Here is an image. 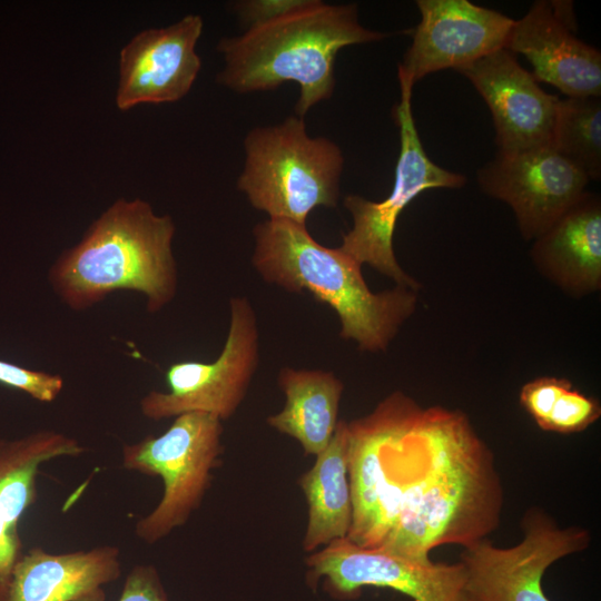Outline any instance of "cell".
<instances>
[{"label": "cell", "mask_w": 601, "mask_h": 601, "mask_svg": "<svg viewBox=\"0 0 601 601\" xmlns=\"http://www.w3.org/2000/svg\"><path fill=\"white\" fill-rule=\"evenodd\" d=\"M521 529L523 539L514 546L497 548L486 538L463 546L467 601H550L542 588L548 568L591 543L587 529L561 528L539 506L525 511Z\"/></svg>", "instance_id": "9"}, {"label": "cell", "mask_w": 601, "mask_h": 601, "mask_svg": "<svg viewBox=\"0 0 601 601\" xmlns=\"http://www.w3.org/2000/svg\"><path fill=\"white\" fill-rule=\"evenodd\" d=\"M456 71L487 105L499 151L551 145L560 99L544 91L513 52L503 48Z\"/></svg>", "instance_id": "15"}, {"label": "cell", "mask_w": 601, "mask_h": 601, "mask_svg": "<svg viewBox=\"0 0 601 601\" xmlns=\"http://www.w3.org/2000/svg\"><path fill=\"white\" fill-rule=\"evenodd\" d=\"M229 311V328L218 357L209 363H173L165 374L168 391H150L140 400L146 418L201 412L224 421L235 414L258 367L259 331L248 298H230Z\"/></svg>", "instance_id": "8"}, {"label": "cell", "mask_w": 601, "mask_h": 601, "mask_svg": "<svg viewBox=\"0 0 601 601\" xmlns=\"http://www.w3.org/2000/svg\"><path fill=\"white\" fill-rule=\"evenodd\" d=\"M308 582L323 583L335 599L353 600L365 587L388 588L414 601H467L464 566L407 558L335 540L306 559Z\"/></svg>", "instance_id": "10"}, {"label": "cell", "mask_w": 601, "mask_h": 601, "mask_svg": "<svg viewBox=\"0 0 601 601\" xmlns=\"http://www.w3.org/2000/svg\"><path fill=\"white\" fill-rule=\"evenodd\" d=\"M571 387V381L564 377H538L522 386L520 403L536 425L541 430H544L556 400L564 391Z\"/></svg>", "instance_id": "24"}, {"label": "cell", "mask_w": 601, "mask_h": 601, "mask_svg": "<svg viewBox=\"0 0 601 601\" xmlns=\"http://www.w3.org/2000/svg\"><path fill=\"white\" fill-rule=\"evenodd\" d=\"M118 601L170 600L158 570L150 564H138L127 574Z\"/></svg>", "instance_id": "25"}, {"label": "cell", "mask_w": 601, "mask_h": 601, "mask_svg": "<svg viewBox=\"0 0 601 601\" xmlns=\"http://www.w3.org/2000/svg\"><path fill=\"white\" fill-rule=\"evenodd\" d=\"M277 382L285 404L267 417V424L295 439L306 455L317 456L329 444L339 421L343 382L331 371L293 367H283Z\"/></svg>", "instance_id": "19"}, {"label": "cell", "mask_w": 601, "mask_h": 601, "mask_svg": "<svg viewBox=\"0 0 601 601\" xmlns=\"http://www.w3.org/2000/svg\"><path fill=\"white\" fill-rule=\"evenodd\" d=\"M85 451L77 439L55 430L0 439V601H6L13 568L23 554L18 524L37 499L41 465Z\"/></svg>", "instance_id": "16"}, {"label": "cell", "mask_w": 601, "mask_h": 601, "mask_svg": "<svg viewBox=\"0 0 601 601\" xmlns=\"http://www.w3.org/2000/svg\"><path fill=\"white\" fill-rule=\"evenodd\" d=\"M176 227L141 199H117L88 227L81 240L62 252L48 282L70 309L86 311L119 290L139 293L149 313L176 296L178 272L173 253Z\"/></svg>", "instance_id": "3"}, {"label": "cell", "mask_w": 601, "mask_h": 601, "mask_svg": "<svg viewBox=\"0 0 601 601\" xmlns=\"http://www.w3.org/2000/svg\"><path fill=\"white\" fill-rule=\"evenodd\" d=\"M401 99L393 109L400 130V155L395 166L393 189L381 200H368L359 195H347L344 206L353 226L343 235L339 248L367 264L395 285L420 290L421 284L398 264L393 249L396 221L404 208L421 193L432 188H461L466 177L436 165L426 155L420 139L413 112V85L398 78Z\"/></svg>", "instance_id": "7"}, {"label": "cell", "mask_w": 601, "mask_h": 601, "mask_svg": "<svg viewBox=\"0 0 601 601\" xmlns=\"http://www.w3.org/2000/svg\"><path fill=\"white\" fill-rule=\"evenodd\" d=\"M531 258L539 273L580 298L601 288V201L587 191L534 239Z\"/></svg>", "instance_id": "18"}, {"label": "cell", "mask_w": 601, "mask_h": 601, "mask_svg": "<svg viewBox=\"0 0 601 601\" xmlns=\"http://www.w3.org/2000/svg\"><path fill=\"white\" fill-rule=\"evenodd\" d=\"M600 416L599 400L572 386L556 400L543 431L560 434L579 433L591 426Z\"/></svg>", "instance_id": "22"}, {"label": "cell", "mask_w": 601, "mask_h": 601, "mask_svg": "<svg viewBox=\"0 0 601 601\" xmlns=\"http://www.w3.org/2000/svg\"><path fill=\"white\" fill-rule=\"evenodd\" d=\"M421 21L397 68L413 86L443 69H460L505 48L514 24L508 16L467 0H418Z\"/></svg>", "instance_id": "12"}, {"label": "cell", "mask_w": 601, "mask_h": 601, "mask_svg": "<svg viewBox=\"0 0 601 601\" xmlns=\"http://www.w3.org/2000/svg\"><path fill=\"white\" fill-rule=\"evenodd\" d=\"M223 424L210 414L184 413L160 435L125 444L122 466L162 480L159 503L137 521L135 534L154 544L186 524L209 489L223 453Z\"/></svg>", "instance_id": "6"}, {"label": "cell", "mask_w": 601, "mask_h": 601, "mask_svg": "<svg viewBox=\"0 0 601 601\" xmlns=\"http://www.w3.org/2000/svg\"><path fill=\"white\" fill-rule=\"evenodd\" d=\"M203 26L201 17L190 13L166 28L137 33L120 51L117 107L127 110L185 97L201 68L196 43Z\"/></svg>", "instance_id": "14"}, {"label": "cell", "mask_w": 601, "mask_h": 601, "mask_svg": "<svg viewBox=\"0 0 601 601\" xmlns=\"http://www.w3.org/2000/svg\"><path fill=\"white\" fill-rule=\"evenodd\" d=\"M386 37L388 33L359 23L355 3L302 0L239 36L220 39L217 50L225 65L217 82L235 92L250 93L294 81L299 87L295 114L304 117L313 106L332 97L334 61L341 49Z\"/></svg>", "instance_id": "2"}, {"label": "cell", "mask_w": 601, "mask_h": 601, "mask_svg": "<svg viewBox=\"0 0 601 601\" xmlns=\"http://www.w3.org/2000/svg\"><path fill=\"white\" fill-rule=\"evenodd\" d=\"M300 2L302 0H245L236 2L233 9L247 29L283 14Z\"/></svg>", "instance_id": "26"}, {"label": "cell", "mask_w": 601, "mask_h": 601, "mask_svg": "<svg viewBox=\"0 0 601 601\" xmlns=\"http://www.w3.org/2000/svg\"><path fill=\"white\" fill-rule=\"evenodd\" d=\"M120 575L117 546L58 554L36 546L16 563L6 601H106L105 587Z\"/></svg>", "instance_id": "17"}, {"label": "cell", "mask_w": 601, "mask_h": 601, "mask_svg": "<svg viewBox=\"0 0 601 601\" xmlns=\"http://www.w3.org/2000/svg\"><path fill=\"white\" fill-rule=\"evenodd\" d=\"M347 427L355 544L428 559L434 548H463L500 525L494 454L463 411L394 391Z\"/></svg>", "instance_id": "1"}, {"label": "cell", "mask_w": 601, "mask_h": 601, "mask_svg": "<svg viewBox=\"0 0 601 601\" xmlns=\"http://www.w3.org/2000/svg\"><path fill=\"white\" fill-rule=\"evenodd\" d=\"M590 179L551 145L497 151L477 173L489 196L508 204L524 240L548 230L585 193Z\"/></svg>", "instance_id": "11"}, {"label": "cell", "mask_w": 601, "mask_h": 601, "mask_svg": "<svg viewBox=\"0 0 601 601\" xmlns=\"http://www.w3.org/2000/svg\"><path fill=\"white\" fill-rule=\"evenodd\" d=\"M0 384L21 391L36 401L53 402L63 388V378L58 374L30 370L0 359Z\"/></svg>", "instance_id": "23"}, {"label": "cell", "mask_w": 601, "mask_h": 601, "mask_svg": "<svg viewBox=\"0 0 601 601\" xmlns=\"http://www.w3.org/2000/svg\"><path fill=\"white\" fill-rule=\"evenodd\" d=\"M347 450V422L339 420L327 447L298 480L308 510L302 543L305 552L347 538L352 523Z\"/></svg>", "instance_id": "20"}, {"label": "cell", "mask_w": 601, "mask_h": 601, "mask_svg": "<svg viewBox=\"0 0 601 601\" xmlns=\"http://www.w3.org/2000/svg\"><path fill=\"white\" fill-rule=\"evenodd\" d=\"M253 235L252 264L259 276L328 305L339 318V337L355 342L363 352H385L417 307L415 289L395 285L372 292L362 265L339 247L316 242L306 225L268 218L254 227Z\"/></svg>", "instance_id": "4"}, {"label": "cell", "mask_w": 601, "mask_h": 601, "mask_svg": "<svg viewBox=\"0 0 601 601\" xmlns=\"http://www.w3.org/2000/svg\"><path fill=\"white\" fill-rule=\"evenodd\" d=\"M551 146L580 168L590 180H600V97H566L560 99Z\"/></svg>", "instance_id": "21"}, {"label": "cell", "mask_w": 601, "mask_h": 601, "mask_svg": "<svg viewBox=\"0 0 601 601\" xmlns=\"http://www.w3.org/2000/svg\"><path fill=\"white\" fill-rule=\"evenodd\" d=\"M573 3L539 0L514 24L505 49L530 61L533 77L568 97L601 96V53L577 37Z\"/></svg>", "instance_id": "13"}, {"label": "cell", "mask_w": 601, "mask_h": 601, "mask_svg": "<svg viewBox=\"0 0 601 601\" xmlns=\"http://www.w3.org/2000/svg\"><path fill=\"white\" fill-rule=\"evenodd\" d=\"M244 151L237 188L268 218L306 225L315 208L337 206L344 156L333 140L309 136L303 117L250 129Z\"/></svg>", "instance_id": "5"}]
</instances>
